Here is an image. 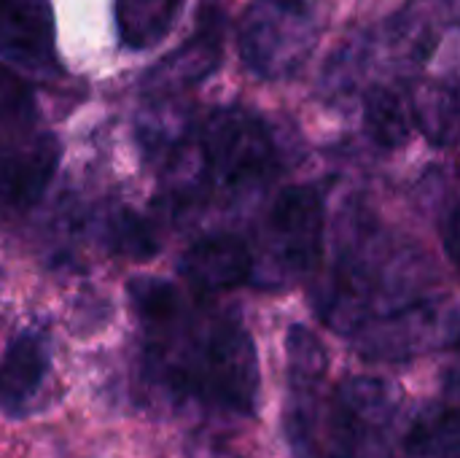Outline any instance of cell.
Segmentation results:
<instances>
[{"label": "cell", "instance_id": "6da1fadb", "mask_svg": "<svg viewBox=\"0 0 460 458\" xmlns=\"http://www.w3.org/2000/svg\"><path fill=\"white\" fill-rule=\"evenodd\" d=\"M164 383L172 394H197L226 413L251 418L261 386L259 354L251 332L237 319L216 321L186 364L167 367Z\"/></svg>", "mask_w": 460, "mask_h": 458}, {"label": "cell", "instance_id": "7a4b0ae2", "mask_svg": "<svg viewBox=\"0 0 460 458\" xmlns=\"http://www.w3.org/2000/svg\"><path fill=\"white\" fill-rule=\"evenodd\" d=\"M315 46V27L302 0H251L243 30V62L259 78L294 76Z\"/></svg>", "mask_w": 460, "mask_h": 458}, {"label": "cell", "instance_id": "3957f363", "mask_svg": "<svg viewBox=\"0 0 460 458\" xmlns=\"http://www.w3.org/2000/svg\"><path fill=\"white\" fill-rule=\"evenodd\" d=\"M202 175L224 189H243L261 181L275 162V146L264 121L243 108L216 111L199 135Z\"/></svg>", "mask_w": 460, "mask_h": 458}, {"label": "cell", "instance_id": "277c9868", "mask_svg": "<svg viewBox=\"0 0 460 458\" xmlns=\"http://www.w3.org/2000/svg\"><path fill=\"white\" fill-rule=\"evenodd\" d=\"M396 418V391L377 378L345 381L326 421V458H375Z\"/></svg>", "mask_w": 460, "mask_h": 458}, {"label": "cell", "instance_id": "5b68a950", "mask_svg": "<svg viewBox=\"0 0 460 458\" xmlns=\"http://www.w3.org/2000/svg\"><path fill=\"white\" fill-rule=\"evenodd\" d=\"M323 200L313 186L283 189L267 216V259L280 281L313 273L323 246Z\"/></svg>", "mask_w": 460, "mask_h": 458}, {"label": "cell", "instance_id": "8992f818", "mask_svg": "<svg viewBox=\"0 0 460 458\" xmlns=\"http://www.w3.org/2000/svg\"><path fill=\"white\" fill-rule=\"evenodd\" d=\"M458 340V313L442 300L426 297L385 319L369 321L356 332V346L367 359L399 362L437 346Z\"/></svg>", "mask_w": 460, "mask_h": 458}, {"label": "cell", "instance_id": "52a82bcc", "mask_svg": "<svg viewBox=\"0 0 460 458\" xmlns=\"http://www.w3.org/2000/svg\"><path fill=\"white\" fill-rule=\"evenodd\" d=\"M224 54V19L216 5L199 8L194 35L154 65L143 78V92L151 97H172L189 86L202 84L216 73Z\"/></svg>", "mask_w": 460, "mask_h": 458}, {"label": "cell", "instance_id": "ba28073f", "mask_svg": "<svg viewBox=\"0 0 460 458\" xmlns=\"http://www.w3.org/2000/svg\"><path fill=\"white\" fill-rule=\"evenodd\" d=\"M0 57L32 76L57 70L51 0H0Z\"/></svg>", "mask_w": 460, "mask_h": 458}, {"label": "cell", "instance_id": "9c48e42d", "mask_svg": "<svg viewBox=\"0 0 460 458\" xmlns=\"http://www.w3.org/2000/svg\"><path fill=\"white\" fill-rule=\"evenodd\" d=\"M178 270L191 289L218 294L253 278V254L237 235H208L181 256Z\"/></svg>", "mask_w": 460, "mask_h": 458}, {"label": "cell", "instance_id": "30bf717a", "mask_svg": "<svg viewBox=\"0 0 460 458\" xmlns=\"http://www.w3.org/2000/svg\"><path fill=\"white\" fill-rule=\"evenodd\" d=\"M59 165V143L54 135H38L19 148L0 154V200L13 208L35 205Z\"/></svg>", "mask_w": 460, "mask_h": 458}, {"label": "cell", "instance_id": "8fae6325", "mask_svg": "<svg viewBox=\"0 0 460 458\" xmlns=\"http://www.w3.org/2000/svg\"><path fill=\"white\" fill-rule=\"evenodd\" d=\"M51 367L49 343L38 332H22L13 337L0 362V400L5 408H24L43 386Z\"/></svg>", "mask_w": 460, "mask_h": 458}, {"label": "cell", "instance_id": "7c38bea8", "mask_svg": "<svg viewBox=\"0 0 460 458\" xmlns=\"http://www.w3.org/2000/svg\"><path fill=\"white\" fill-rule=\"evenodd\" d=\"M286 356H288V405H318V389L323 383L329 356L323 343L302 324H294L286 335Z\"/></svg>", "mask_w": 460, "mask_h": 458}, {"label": "cell", "instance_id": "4fadbf2b", "mask_svg": "<svg viewBox=\"0 0 460 458\" xmlns=\"http://www.w3.org/2000/svg\"><path fill=\"white\" fill-rule=\"evenodd\" d=\"M183 0H116V27L127 49L156 46L181 11Z\"/></svg>", "mask_w": 460, "mask_h": 458}, {"label": "cell", "instance_id": "5bb4252c", "mask_svg": "<svg viewBox=\"0 0 460 458\" xmlns=\"http://www.w3.org/2000/svg\"><path fill=\"white\" fill-rule=\"evenodd\" d=\"M127 294H129L137 321L143 324V329L151 337L159 340L181 321L183 300H181V292L175 283L151 278V275H140L127 283Z\"/></svg>", "mask_w": 460, "mask_h": 458}, {"label": "cell", "instance_id": "9a60e30c", "mask_svg": "<svg viewBox=\"0 0 460 458\" xmlns=\"http://www.w3.org/2000/svg\"><path fill=\"white\" fill-rule=\"evenodd\" d=\"M410 458H458V413L447 405H434L418 413L404 440Z\"/></svg>", "mask_w": 460, "mask_h": 458}, {"label": "cell", "instance_id": "2e32d148", "mask_svg": "<svg viewBox=\"0 0 460 458\" xmlns=\"http://www.w3.org/2000/svg\"><path fill=\"white\" fill-rule=\"evenodd\" d=\"M364 124L383 148H399L410 140L412 124L402 97L388 86H372L364 97Z\"/></svg>", "mask_w": 460, "mask_h": 458}, {"label": "cell", "instance_id": "e0dca14e", "mask_svg": "<svg viewBox=\"0 0 460 458\" xmlns=\"http://www.w3.org/2000/svg\"><path fill=\"white\" fill-rule=\"evenodd\" d=\"M415 116L434 146H450L458 132V94L453 86H429L415 97Z\"/></svg>", "mask_w": 460, "mask_h": 458}, {"label": "cell", "instance_id": "ac0fdd59", "mask_svg": "<svg viewBox=\"0 0 460 458\" xmlns=\"http://www.w3.org/2000/svg\"><path fill=\"white\" fill-rule=\"evenodd\" d=\"M108 243L113 254L135 259V262H148L159 251V243L151 227L132 211L113 213V219L108 221Z\"/></svg>", "mask_w": 460, "mask_h": 458}, {"label": "cell", "instance_id": "d6986e66", "mask_svg": "<svg viewBox=\"0 0 460 458\" xmlns=\"http://www.w3.org/2000/svg\"><path fill=\"white\" fill-rule=\"evenodd\" d=\"M30 113H32V97L27 86L0 65V119L16 121V119H27Z\"/></svg>", "mask_w": 460, "mask_h": 458}, {"label": "cell", "instance_id": "ffe728a7", "mask_svg": "<svg viewBox=\"0 0 460 458\" xmlns=\"http://www.w3.org/2000/svg\"><path fill=\"white\" fill-rule=\"evenodd\" d=\"M456 243H458V211L453 208L447 216V254H450V259H456Z\"/></svg>", "mask_w": 460, "mask_h": 458}]
</instances>
